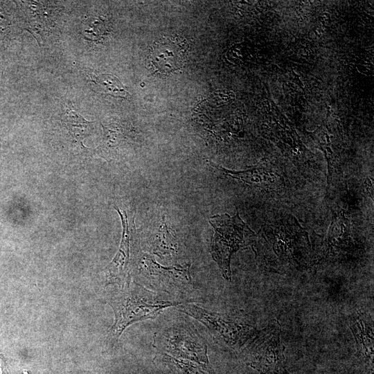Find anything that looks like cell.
Segmentation results:
<instances>
[{
	"label": "cell",
	"mask_w": 374,
	"mask_h": 374,
	"mask_svg": "<svg viewBox=\"0 0 374 374\" xmlns=\"http://www.w3.org/2000/svg\"><path fill=\"white\" fill-rule=\"evenodd\" d=\"M182 303V301L164 299L158 294L130 281L109 299L108 304L115 317L109 332L118 339L125 329L134 322L154 319L163 309Z\"/></svg>",
	"instance_id": "cell-1"
},
{
	"label": "cell",
	"mask_w": 374,
	"mask_h": 374,
	"mask_svg": "<svg viewBox=\"0 0 374 374\" xmlns=\"http://www.w3.org/2000/svg\"><path fill=\"white\" fill-rule=\"evenodd\" d=\"M209 222L214 229L211 253L224 278L230 280L232 254L249 244L253 240L255 233L242 220L238 213L234 216L228 214L215 215L210 217Z\"/></svg>",
	"instance_id": "cell-2"
},
{
	"label": "cell",
	"mask_w": 374,
	"mask_h": 374,
	"mask_svg": "<svg viewBox=\"0 0 374 374\" xmlns=\"http://www.w3.org/2000/svg\"><path fill=\"white\" fill-rule=\"evenodd\" d=\"M281 327L276 320L259 331L244 344L247 364L260 374H277L283 368V346L280 341Z\"/></svg>",
	"instance_id": "cell-3"
},
{
	"label": "cell",
	"mask_w": 374,
	"mask_h": 374,
	"mask_svg": "<svg viewBox=\"0 0 374 374\" xmlns=\"http://www.w3.org/2000/svg\"><path fill=\"white\" fill-rule=\"evenodd\" d=\"M179 308L203 323L216 341L231 348L244 346L256 331L253 326L242 321L208 311L194 304H181Z\"/></svg>",
	"instance_id": "cell-4"
},
{
	"label": "cell",
	"mask_w": 374,
	"mask_h": 374,
	"mask_svg": "<svg viewBox=\"0 0 374 374\" xmlns=\"http://www.w3.org/2000/svg\"><path fill=\"white\" fill-rule=\"evenodd\" d=\"M188 48L184 40L176 37H163L153 44L150 55V62L159 72H172L183 66Z\"/></svg>",
	"instance_id": "cell-5"
},
{
	"label": "cell",
	"mask_w": 374,
	"mask_h": 374,
	"mask_svg": "<svg viewBox=\"0 0 374 374\" xmlns=\"http://www.w3.org/2000/svg\"><path fill=\"white\" fill-rule=\"evenodd\" d=\"M121 216L123 224V234L119 249L105 269L106 285L117 284L121 287L130 282L128 271L130 261V240L131 230L128 216L125 211H121L116 207Z\"/></svg>",
	"instance_id": "cell-6"
},
{
	"label": "cell",
	"mask_w": 374,
	"mask_h": 374,
	"mask_svg": "<svg viewBox=\"0 0 374 374\" xmlns=\"http://www.w3.org/2000/svg\"><path fill=\"white\" fill-rule=\"evenodd\" d=\"M164 344L168 350L177 355L193 357L206 361V346L191 328L178 326L165 334Z\"/></svg>",
	"instance_id": "cell-7"
},
{
	"label": "cell",
	"mask_w": 374,
	"mask_h": 374,
	"mask_svg": "<svg viewBox=\"0 0 374 374\" xmlns=\"http://www.w3.org/2000/svg\"><path fill=\"white\" fill-rule=\"evenodd\" d=\"M366 316L357 313L351 318L350 328L364 361L366 374H373V330Z\"/></svg>",
	"instance_id": "cell-8"
},
{
	"label": "cell",
	"mask_w": 374,
	"mask_h": 374,
	"mask_svg": "<svg viewBox=\"0 0 374 374\" xmlns=\"http://www.w3.org/2000/svg\"><path fill=\"white\" fill-rule=\"evenodd\" d=\"M65 127L69 132L74 141L84 148L83 141L91 134L93 130V122L85 120L77 112L71 108H67L61 118Z\"/></svg>",
	"instance_id": "cell-9"
},
{
	"label": "cell",
	"mask_w": 374,
	"mask_h": 374,
	"mask_svg": "<svg viewBox=\"0 0 374 374\" xmlns=\"http://www.w3.org/2000/svg\"><path fill=\"white\" fill-rule=\"evenodd\" d=\"M146 267L150 272L154 275L162 276L167 280L171 279L180 285L181 284L188 285L190 283L189 272L190 265L184 266L176 265L172 267H163L150 258L146 259Z\"/></svg>",
	"instance_id": "cell-10"
},
{
	"label": "cell",
	"mask_w": 374,
	"mask_h": 374,
	"mask_svg": "<svg viewBox=\"0 0 374 374\" xmlns=\"http://www.w3.org/2000/svg\"><path fill=\"white\" fill-rule=\"evenodd\" d=\"M104 136L101 145L98 148V152L104 158L113 154L125 141L123 129L118 124L109 123L102 125Z\"/></svg>",
	"instance_id": "cell-11"
},
{
	"label": "cell",
	"mask_w": 374,
	"mask_h": 374,
	"mask_svg": "<svg viewBox=\"0 0 374 374\" xmlns=\"http://www.w3.org/2000/svg\"><path fill=\"white\" fill-rule=\"evenodd\" d=\"M91 82V86L100 92L122 98L127 94L119 80L111 74H100Z\"/></svg>",
	"instance_id": "cell-12"
},
{
	"label": "cell",
	"mask_w": 374,
	"mask_h": 374,
	"mask_svg": "<svg viewBox=\"0 0 374 374\" xmlns=\"http://www.w3.org/2000/svg\"><path fill=\"white\" fill-rule=\"evenodd\" d=\"M0 374H8L3 356L0 354Z\"/></svg>",
	"instance_id": "cell-13"
},
{
	"label": "cell",
	"mask_w": 374,
	"mask_h": 374,
	"mask_svg": "<svg viewBox=\"0 0 374 374\" xmlns=\"http://www.w3.org/2000/svg\"><path fill=\"white\" fill-rule=\"evenodd\" d=\"M277 374H290L285 368L283 367L278 371Z\"/></svg>",
	"instance_id": "cell-14"
},
{
	"label": "cell",
	"mask_w": 374,
	"mask_h": 374,
	"mask_svg": "<svg viewBox=\"0 0 374 374\" xmlns=\"http://www.w3.org/2000/svg\"><path fill=\"white\" fill-rule=\"evenodd\" d=\"M251 374H260L259 373H251Z\"/></svg>",
	"instance_id": "cell-15"
}]
</instances>
